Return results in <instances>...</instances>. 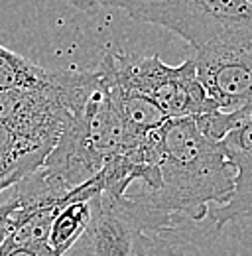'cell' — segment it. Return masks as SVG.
<instances>
[{
	"label": "cell",
	"mask_w": 252,
	"mask_h": 256,
	"mask_svg": "<svg viewBox=\"0 0 252 256\" xmlns=\"http://www.w3.org/2000/svg\"><path fill=\"white\" fill-rule=\"evenodd\" d=\"M176 219L134 193L100 192L89 226L63 256H176Z\"/></svg>",
	"instance_id": "cell-2"
},
{
	"label": "cell",
	"mask_w": 252,
	"mask_h": 256,
	"mask_svg": "<svg viewBox=\"0 0 252 256\" xmlns=\"http://www.w3.org/2000/svg\"><path fill=\"white\" fill-rule=\"evenodd\" d=\"M14 209H16V201L14 199H10L8 203L0 205V248H2V244L6 242V238L12 232V215H14Z\"/></svg>",
	"instance_id": "cell-11"
},
{
	"label": "cell",
	"mask_w": 252,
	"mask_h": 256,
	"mask_svg": "<svg viewBox=\"0 0 252 256\" xmlns=\"http://www.w3.org/2000/svg\"><path fill=\"white\" fill-rule=\"evenodd\" d=\"M191 58L207 95L222 112L252 116V36L195 50Z\"/></svg>",
	"instance_id": "cell-6"
},
{
	"label": "cell",
	"mask_w": 252,
	"mask_h": 256,
	"mask_svg": "<svg viewBox=\"0 0 252 256\" xmlns=\"http://www.w3.org/2000/svg\"><path fill=\"white\" fill-rule=\"evenodd\" d=\"M71 118L58 71L52 81L36 89L0 91V124L16 138L52 152Z\"/></svg>",
	"instance_id": "cell-5"
},
{
	"label": "cell",
	"mask_w": 252,
	"mask_h": 256,
	"mask_svg": "<svg viewBox=\"0 0 252 256\" xmlns=\"http://www.w3.org/2000/svg\"><path fill=\"white\" fill-rule=\"evenodd\" d=\"M81 10L110 6L144 24H156L178 34L191 52L252 36L248 0H75Z\"/></svg>",
	"instance_id": "cell-3"
},
{
	"label": "cell",
	"mask_w": 252,
	"mask_h": 256,
	"mask_svg": "<svg viewBox=\"0 0 252 256\" xmlns=\"http://www.w3.org/2000/svg\"><path fill=\"white\" fill-rule=\"evenodd\" d=\"M234 184L236 172L222 140L209 136L195 116H184L168 118L162 126L156 188L134 195L174 217L203 221L211 205L222 207L230 201Z\"/></svg>",
	"instance_id": "cell-1"
},
{
	"label": "cell",
	"mask_w": 252,
	"mask_h": 256,
	"mask_svg": "<svg viewBox=\"0 0 252 256\" xmlns=\"http://www.w3.org/2000/svg\"><path fill=\"white\" fill-rule=\"evenodd\" d=\"M248 2H250V6H252V0H248Z\"/></svg>",
	"instance_id": "cell-12"
},
{
	"label": "cell",
	"mask_w": 252,
	"mask_h": 256,
	"mask_svg": "<svg viewBox=\"0 0 252 256\" xmlns=\"http://www.w3.org/2000/svg\"><path fill=\"white\" fill-rule=\"evenodd\" d=\"M222 146L234 166L236 184L230 201L209 213L217 228L240 219H252V116L240 118L222 138Z\"/></svg>",
	"instance_id": "cell-7"
},
{
	"label": "cell",
	"mask_w": 252,
	"mask_h": 256,
	"mask_svg": "<svg viewBox=\"0 0 252 256\" xmlns=\"http://www.w3.org/2000/svg\"><path fill=\"white\" fill-rule=\"evenodd\" d=\"M100 71L104 75V81H106V87H108V95H110V100H112V106L118 112L120 120L124 122L126 130L132 136H144V134H148V132L160 128L168 120V116L164 114V110L158 106L154 100H150L148 96H144L142 93L134 91L128 85L118 83L102 67H100Z\"/></svg>",
	"instance_id": "cell-8"
},
{
	"label": "cell",
	"mask_w": 252,
	"mask_h": 256,
	"mask_svg": "<svg viewBox=\"0 0 252 256\" xmlns=\"http://www.w3.org/2000/svg\"><path fill=\"white\" fill-rule=\"evenodd\" d=\"M98 65L118 83L154 100L168 118L197 116L219 108L207 95L193 58L180 65H168L160 56L104 52Z\"/></svg>",
	"instance_id": "cell-4"
},
{
	"label": "cell",
	"mask_w": 252,
	"mask_h": 256,
	"mask_svg": "<svg viewBox=\"0 0 252 256\" xmlns=\"http://www.w3.org/2000/svg\"><path fill=\"white\" fill-rule=\"evenodd\" d=\"M0 256H58L48 242H6L0 248Z\"/></svg>",
	"instance_id": "cell-10"
},
{
	"label": "cell",
	"mask_w": 252,
	"mask_h": 256,
	"mask_svg": "<svg viewBox=\"0 0 252 256\" xmlns=\"http://www.w3.org/2000/svg\"><path fill=\"white\" fill-rule=\"evenodd\" d=\"M52 73L54 71H48L42 65L0 46V91L44 87L52 81Z\"/></svg>",
	"instance_id": "cell-9"
}]
</instances>
